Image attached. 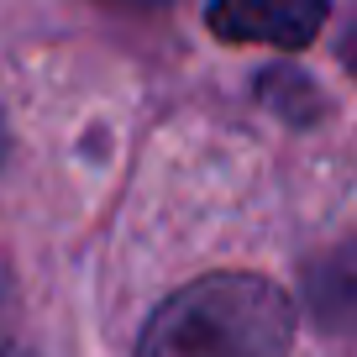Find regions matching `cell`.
I'll list each match as a JSON object with an SVG mask.
<instances>
[{"mask_svg": "<svg viewBox=\"0 0 357 357\" xmlns=\"http://www.w3.org/2000/svg\"><path fill=\"white\" fill-rule=\"evenodd\" d=\"M294 305L263 273H211L153 310L137 357H289Z\"/></svg>", "mask_w": 357, "mask_h": 357, "instance_id": "obj_1", "label": "cell"}, {"mask_svg": "<svg viewBox=\"0 0 357 357\" xmlns=\"http://www.w3.org/2000/svg\"><path fill=\"white\" fill-rule=\"evenodd\" d=\"M326 16H331V0H211L205 22L226 43L310 47Z\"/></svg>", "mask_w": 357, "mask_h": 357, "instance_id": "obj_2", "label": "cell"}, {"mask_svg": "<svg viewBox=\"0 0 357 357\" xmlns=\"http://www.w3.org/2000/svg\"><path fill=\"white\" fill-rule=\"evenodd\" d=\"M11 315H16V284H11V263L0 252V331L11 326Z\"/></svg>", "mask_w": 357, "mask_h": 357, "instance_id": "obj_3", "label": "cell"}, {"mask_svg": "<svg viewBox=\"0 0 357 357\" xmlns=\"http://www.w3.org/2000/svg\"><path fill=\"white\" fill-rule=\"evenodd\" d=\"M0 158H6V116H0Z\"/></svg>", "mask_w": 357, "mask_h": 357, "instance_id": "obj_4", "label": "cell"}, {"mask_svg": "<svg viewBox=\"0 0 357 357\" xmlns=\"http://www.w3.org/2000/svg\"><path fill=\"white\" fill-rule=\"evenodd\" d=\"M0 357H32V352H11V347H0Z\"/></svg>", "mask_w": 357, "mask_h": 357, "instance_id": "obj_5", "label": "cell"}, {"mask_svg": "<svg viewBox=\"0 0 357 357\" xmlns=\"http://www.w3.org/2000/svg\"><path fill=\"white\" fill-rule=\"evenodd\" d=\"M121 6H158V0H121Z\"/></svg>", "mask_w": 357, "mask_h": 357, "instance_id": "obj_6", "label": "cell"}]
</instances>
